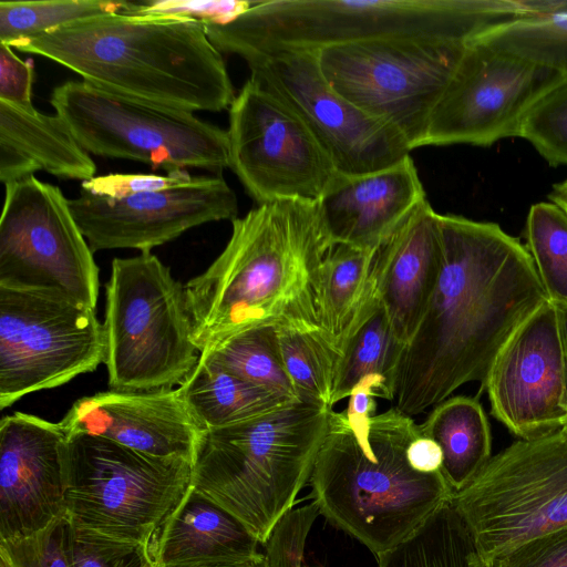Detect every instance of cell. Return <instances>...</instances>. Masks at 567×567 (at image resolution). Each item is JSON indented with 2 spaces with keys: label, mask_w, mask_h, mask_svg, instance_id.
<instances>
[{
  "label": "cell",
  "mask_w": 567,
  "mask_h": 567,
  "mask_svg": "<svg viewBox=\"0 0 567 567\" xmlns=\"http://www.w3.org/2000/svg\"><path fill=\"white\" fill-rule=\"evenodd\" d=\"M443 266L400 361L392 403L410 416L468 382L484 383L499 351L548 296L526 247L498 224L440 214Z\"/></svg>",
  "instance_id": "1"
},
{
  "label": "cell",
  "mask_w": 567,
  "mask_h": 567,
  "mask_svg": "<svg viewBox=\"0 0 567 567\" xmlns=\"http://www.w3.org/2000/svg\"><path fill=\"white\" fill-rule=\"evenodd\" d=\"M231 224L220 255L185 285L198 350L266 326L298 329L330 342L321 323L320 277L334 245L317 203H266Z\"/></svg>",
  "instance_id": "2"
},
{
  "label": "cell",
  "mask_w": 567,
  "mask_h": 567,
  "mask_svg": "<svg viewBox=\"0 0 567 567\" xmlns=\"http://www.w3.org/2000/svg\"><path fill=\"white\" fill-rule=\"evenodd\" d=\"M111 92L190 112L235 100L221 53L194 19L107 13L10 44Z\"/></svg>",
  "instance_id": "3"
},
{
  "label": "cell",
  "mask_w": 567,
  "mask_h": 567,
  "mask_svg": "<svg viewBox=\"0 0 567 567\" xmlns=\"http://www.w3.org/2000/svg\"><path fill=\"white\" fill-rule=\"evenodd\" d=\"M420 435L394 406L367 420L331 411L311 477L320 515L375 556L412 535L453 492L441 472L412 468L406 449Z\"/></svg>",
  "instance_id": "4"
},
{
  "label": "cell",
  "mask_w": 567,
  "mask_h": 567,
  "mask_svg": "<svg viewBox=\"0 0 567 567\" xmlns=\"http://www.w3.org/2000/svg\"><path fill=\"white\" fill-rule=\"evenodd\" d=\"M527 14L524 0H267L227 23H203L220 53L246 59L389 38L468 43Z\"/></svg>",
  "instance_id": "5"
},
{
  "label": "cell",
  "mask_w": 567,
  "mask_h": 567,
  "mask_svg": "<svg viewBox=\"0 0 567 567\" xmlns=\"http://www.w3.org/2000/svg\"><path fill=\"white\" fill-rule=\"evenodd\" d=\"M331 411L297 399L254 419L202 430L190 486L265 545L310 481Z\"/></svg>",
  "instance_id": "6"
},
{
  "label": "cell",
  "mask_w": 567,
  "mask_h": 567,
  "mask_svg": "<svg viewBox=\"0 0 567 567\" xmlns=\"http://www.w3.org/2000/svg\"><path fill=\"white\" fill-rule=\"evenodd\" d=\"M192 471L183 457L153 456L85 433L68 435L65 517L78 533L141 545L151 554L190 486Z\"/></svg>",
  "instance_id": "7"
},
{
  "label": "cell",
  "mask_w": 567,
  "mask_h": 567,
  "mask_svg": "<svg viewBox=\"0 0 567 567\" xmlns=\"http://www.w3.org/2000/svg\"><path fill=\"white\" fill-rule=\"evenodd\" d=\"M105 297L103 363L110 389L179 385L200 357L193 340L185 286L145 251L113 259Z\"/></svg>",
  "instance_id": "8"
},
{
  "label": "cell",
  "mask_w": 567,
  "mask_h": 567,
  "mask_svg": "<svg viewBox=\"0 0 567 567\" xmlns=\"http://www.w3.org/2000/svg\"><path fill=\"white\" fill-rule=\"evenodd\" d=\"M50 103L90 154L141 162L166 173L229 168L227 131L194 112L121 95L83 80L54 87Z\"/></svg>",
  "instance_id": "9"
},
{
  "label": "cell",
  "mask_w": 567,
  "mask_h": 567,
  "mask_svg": "<svg viewBox=\"0 0 567 567\" xmlns=\"http://www.w3.org/2000/svg\"><path fill=\"white\" fill-rule=\"evenodd\" d=\"M468 43L389 38L316 51L329 85L363 112L394 127L412 151L422 147L431 114Z\"/></svg>",
  "instance_id": "10"
},
{
  "label": "cell",
  "mask_w": 567,
  "mask_h": 567,
  "mask_svg": "<svg viewBox=\"0 0 567 567\" xmlns=\"http://www.w3.org/2000/svg\"><path fill=\"white\" fill-rule=\"evenodd\" d=\"M452 502L487 560L567 527V434L516 440L492 456Z\"/></svg>",
  "instance_id": "11"
},
{
  "label": "cell",
  "mask_w": 567,
  "mask_h": 567,
  "mask_svg": "<svg viewBox=\"0 0 567 567\" xmlns=\"http://www.w3.org/2000/svg\"><path fill=\"white\" fill-rule=\"evenodd\" d=\"M0 218V287L95 310L99 267L61 189L33 176L10 183Z\"/></svg>",
  "instance_id": "12"
},
{
  "label": "cell",
  "mask_w": 567,
  "mask_h": 567,
  "mask_svg": "<svg viewBox=\"0 0 567 567\" xmlns=\"http://www.w3.org/2000/svg\"><path fill=\"white\" fill-rule=\"evenodd\" d=\"M95 311L47 293L0 287V409L63 385L104 362Z\"/></svg>",
  "instance_id": "13"
},
{
  "label": "cell",
  "mask_w": 567,
  "mask_h": 567,
  "mask_svg": "<svg viewBox=\"0 0 567 567\" xmlns=\"http://www.w3.org/2000/svg\"><path fill=\"white\" fill-rule=\"evenodd\" d=\"M229 168L258 205L317 203L340 176L305 122L248 79L229 107Z\"/></svg>",
  "instance_id": "14"
},
{
  "label": "cell",
  "mask_w": 567,
  "mask_h": 567,
  "mask_svg": "<svg viewBox=\"0 0 567 567\" xmlns=\"http://www.w3.org/2000/svg\"><path fill=\"white\" fill-rule=\"evenodd\" d=\"M244 60L250 79L305 122L340 175L375 173L410 155L408 142L394 127L363 112L329 85L316 50L279 49Z\"/></svg>",
  "instance_id": "15"
},
{
  "label": "cell",
  "mask_w": 567,
  "mask_h": 567,
  "mask_svg": "<svg viewBox=\"0 0 567 567\" xmlns=\"http://www.w3.org/2000/svg\"><path fill=\"white\" fill-rule=\"evenodd\" d=\"M564 76L474 40L431 114L422 146H489L518 136L530 106Z\"/></svg>",
  "instance_id": "16"
},
{
  "label": "cell",
  "mask_w": 567,
  "mask_h": 567,
  "mask_svg": "<svg viewBox=\"0 0 567 567\" xmlns=\"http://www.w3.org/2000/svg\"><path fill=\"white\" fill-rule=\"evenodd\" d=\"M69 205L93 252L118 248L151 251L193 227L233 221L238 213L236 194L221 175L193 176L168 188L123 197L81 190Z\"/></svg>",
  "instance_id": "17"
},
{
  "label": "cell",
  "mask_w": 567,
  "mask_h": 567,
  "mask_svg": "<svg viewBox=\"0 0 567 567\" xmlns=\"http://www.w3.org/2000/svg\"><path fill=\"white\" fill-rule=\"evenodd\" d=\"M491 413L517 440H532L567 424L564 365L556 305L550 300L509 338L481 385Z\"/></svg>",
  "instance_id": "18"
},
{
  "label": "cell",
  "mask_w": 567,
  "mask_h": 567,
  "mask_svg": "<svg viewBox=\"0 0 567 567\" xmlns=\"http://www.w3.org/2000/svg\"><path fill=\"white\" fill-rule=\"evenodd\" d=\"M68 434L60 423L14 412L0 421V542L65 516Z\"/></svg>",
  "instance_id": "19"
},
{
  "label": "cell",
  "mask_w": 567,
  "mask_h": 567,
  "mask_svg": "<svg viewBox=\"0 0 567 567\" xmlns=\"http://www.w3.org/2000/svg\"><path fill=\"white\" fill-rule=\"evenodd\" d=\"M59 423L68 435L101 436L148 455L192 463L202 432L178 388L97 392L76 400Z\"/></svg>",
  "instance_id": "20"
},
{
  "label": "cell",
  "mask_w": 567,
  "mask_h": 567,
  "mask_svg": "<svg viewBox=\"0 0 567 567\" xmlns=\"http://www.w3.org/2000/svg\"><path fill=\"white\" fill-rule=\"evenodd\" d=\"M410 155L371 174L340 175L317 202L332 244L379 248L425 202Z\"/></svg>",
  "instance_id": "21"
},
{
  "label": "cell",
  "mask_w": 567,
  "mask_h": 567,
  "mask_svg": "<svg viewBox=\"0 0 567 567\" xmlns=\"http://www.w3.org/2000/svg\"><path fill=\"white\" fill-rule=\"evenodd\" d=\"M442 266L440 214L426 199L379 247L375 256L378 299L394 337L404 347L426 312Z\"/></svg>",
  "instance_id": "22"
},
{
  "label": "cell",
  "mask_w": 567,
  "mask_h": 567,
  "mask_svg": "<svg viewBox=\"0 0 567 567\" xmlns=\"http://www.w3.org/2000/svg\"><path fill=\"white\" fill-rule=\"evenodd\" d=\"M258 545L240 520L189 486L151 555L154 567H229L256 557Z\"/></svg>",
  "instance_id": "23"
},
{
  "label": "cell",
  "mask_w": 567,
  "mask_h": 567,
  "mask_svg": "<svg viewBox=\"0 0 567 567\" xmlns=\"http://www.w3.org/2000/svg\"><path fill=\"white\" fill-rule=\"evenodd\" d=\"M44 171L63 179L89 181L96 165L58 115L0 101V179L7 185Z\"/></svg>",
  "instance_id": "24"
},
{
  "label": "cell",
  "mask_w": 567,
  "mask_h": 567,
  "mask_svg": "<svg viewBox=\"0 0 567 567\" xmlns=\"http://www.w3.org/2000/svg\"><path fill=\"white\" fill-rule=\"evenodd\" d=\"M378 249L336 245L322 265L321 323L338 359L379 302L374 275Z\"/></svg>",
  "instance_id": "25"
},
{
  "label": "cell",
  "mask_w": 567,
  "mask_h": 567,
  "mask_svg": "<svg viewBox=\"0 0 567 567\" xmlns=\"http://www.w3.org/2000/svg\"><path fill=\"white\" fill-rule=\"evenodd\" d=\"M178 390L202 430L254 419L297 400L244 380L204 354Z\"/></svg>",
  "instance_id": "26"
},
{
  "label": "cell",
  "mask_w": 567,
  "mask_h": 567,
  "mask_svg": "<svg viewBox=\"0 0 567 567\" xmlns=\"http://www.w3.org/2000/svg\"><path fill=\"white\" fill-rule=\"evenodd\" d=\"M422 436L443 453L441 473L453 495L465 487L492 457L491 427L476 398L450 396L419 424Z\"/></svg>",
  "instance_id": "27"
},
{
  "label": "cell",
  "mask_w": 567,
  "mask_h": 567,
  "mask_svg": "<svg viewBox=\"0 0 567 567\" xmlns=\"http://www.w3.org/2000/svg\"><path fill=\"white\" fill-rule=\"evenodd\" d=\"M404 344L394 337L380 301L344 346L334 370L333 406L358 385H368L377 398L392 402Z\"/></svg>",
  "instance_id": "28"
},
{
  "label": "cell",
  "mask_w": 567,
  "mask_h": 567,
  "mask_svg": "<svg viewBox=\"0 0 567 567\" xmlns=\"http://www.w3.org/2000/svg\"><path fill=\"white\" fill-rule=\"evenodd\" d=\"M377 558L379 567H488L452 499L405 540Z\"/></svg>",
  "instance_id": "29"
},
{
  "label": "cell",
  "mask_w": 567,
  "mask_h": 567,
  "mask_svg": "<svg viewBox=\"0 0 567 567\" xmlns=\"http://www.w3.org/2000/svg\"><path fill=\"white\" fill-rule=\"evenodd\" d=\"M527 4L532 14L475 40L567 75V0H527Z\"/></svg>",
  "instance_id": "30"
},
{
  "label": "cell",
  "mask_w": 567,
  "mask_h": 567,
  "mask_svg": "<svg viewBox=\"0 0 567 567\" xmlns=\"http://www.w3.org/2000/svg\"><path fill=\"white\" fill-rule=\"evenodd\" d=\"M233 374L297 399L285 369L275 327L231 334L200 352Z\"/></svg>",
  "instance_id": "31"
},
{
  "label": "cell",
  "mask_w": 567,
  "mask_h": 567,
  "mask_svg": "<svg viewBox=\"0 0 567 567\" xmlns=\"http://www.w3.org/2000/svg\"><path fill=\"white\" fill-rule=\"evenodd\" d=\"M131 1H0V42L11 43L68 23L107 13H130Z\"/></svg>",
  "instance_id": "32"
},
{
  "label": "cell",
  "mask_w": 567,
  "mask_h": 567,
  "mask_svg": "<svg viewBox=\"0 0 567 567\" xmlns=\"http://www.w3.org/2000/svg\"><path fill=\"white\" fill-rule=\"evenodd\" d=\"M277 329V328H276ZM282 361L298 400L330 404L338 353L322 336L278 328Z\"/></svg>",
  "instance_id": "33"
},
{
  "label": "cell",
  "mask_w": 567,
  "mask_h": 567,
  "mask_svg": "<svg viewBox=\"0 0 567 567\" xmlns=\"http://www.w3.org/2000/svg\"><path fill=\"white\" fill-rule=\"evenodd\" d=\"M525 239L548 299L567 305V212L551 202L533 205Z\"/></svg>",
  "instance_id": "34"
},
{
  "label": "cell",
  "mask_w": 567,
  "mask_h": 567,
  "mask_svg": "<svg viewBox=\"0 0 567 567\" xmlns=\"http://www.w3.org/2000/svg\"><path fill=\"white\" fill-rule=\"evenodd\" d=\"M518 136L528 141L550 165H567V75L535 101Z\"/></svg>",
  "instance_id": "35"
},
{
  "label": "cell",
  "mask_w": 567,
  "mask_h": 567,
  "mask_svg": "<svg viewBox=\"0 0 567 567\" xmlns=\"http://www.w3.org/2000/svg\"><path fill=\"white\" fill-rule=\"evenodd\" d=\"M69 520L65 516L30 536L0 542L13 567H70L68 558Z\"/></svg>",
  "instance_id": "36"
},
{
  "label": "cell",
  "mask_w": 567,
  "mask_h": 567,
  "mask_svg": "<svg viewBox=\"0 0 567 567\" xmlns=\"http://www.w3.org/2000/svg\"><path fill=\"white\" fill-rule=\"evenodd\" d=\"M66 549L70 567H154L145 547L83 535L70 523Z\"/></svg>",
  "instance_id": "37"
},
{
  "label": "cell",
  "mask_w": 567,
  "mask_h": 567,
  "mask_svg": "<svg viewBox=\"0 0 567 567\" xmlns=\"http://www.w3.org/2000/svg\"><path fill=\"white\" fill-rule=\"evenodd\" d=\"M320 515L318 504L290 509L275 525L264 545L268 567H301L306 539L316 518Z\"/></svg>",
  "instance_id": "38"
},
{
  "label": "cell",
  "mask_w": 567,
  "mask_h": 567,
  "mask_svg": "<svg viewBox=\"0 0 567 567\" xmlns=\"http://www.w3.org/2000/svg\"><path fill=\"white\" fill-rule=\"evenodd\" d=\"M252 3L239 0H148L132 2L128 14L177 17L221 24L246 12Z\"/></svg>",
  "instance_id": "39"
},
{
  "label": "cell",
  "mask_w": 567,
  "mask_h": 567,
  "mask_svg": "<svg viewBox=\"0 0 567 567\" xmlns=\"http://www.w3.org/2000/svg\"><path fill=\"white\" fill-rule=\"evenodd\" d=\"M486 561L488 567H567V527L526 540Z\"/></svg>",
  "instance_id": "40"
},
{
  "label": "cell",
  "mask_w": 567,
  "mask_h": 567,
  "mask_svg": "<svg viewBox=\"0 0 567 567\" xmlns=\"http://www.w3.org/2000/svg\"><path fill=\"white\" fill-rule=\"evenodd\" d=\"M186 169L157 174H109L82 183L81 190L105 197H123L168 188L192 179Z\"/></svg>",
  "instance_id": "41"
},
{
  "label": "cell",
  "mask_w": 567,
  "mask_h": 567,
  "mask_svg": "<svg viewBox=\"0 0 567 567\" xmlns=\"http://www.w3.org/2000/svg\"><path fill=\"white\" fill-rule=\"evenodd\" d=\"M33 65L14 54L12 48L0 42V101L32 110L31 89Z\"/></svg>",
  "instance_id": "42"
},
{
  "label": "cell",
  "mask_w": 567,
  "mask_h": 567,
  "mask_svg": "<svg viewBox=\"0 0 567 567\" xmlns=\"http://www.w3.org/2000/svg\"><path fill=\"white\" fill-rule=\"evenodd\" d=\"M406 458L412 468L417 472L436 473L441 472L443 453L434 440L420 434L409 444Z\"/></svg>",
  "instance_id": "43"
},
{
  "label": "cell",
  "mask_w": 567,
  "mask_h": 567,
  "mask_svg": "<svg viewBox=\"0 0 567 567\" xmlns=\"http://www.w3.org/2000/svg\"><path fill=\"white\" fill-rule=\"evenodd\" d=\"M377 394L368 385L355 386L349 395L347 415L354 420H367L375 415Z\"/></svg>",
  "instance_id": "44"
},
{
  "label": "cell",
  "mask_w": 567,
  "mask_h": 567,
  "mask_svg": "<svg viewBox=\"0 0 567 567\" xmlns=\"http://www.w3.org/2000/svg\"><path fill=\"white\" fill-rule=\"evenodd\" d=\"M560 330L563 365H564V408L567 411V305H556Z\"/></svg>",
  "instance_id": "45"
},
{
  "label": "cell",
  "mask_w": 567,
  "mask_h": 567,
  "mask_svg": "<svg viewBox=\"0 0 567 567\" xmlns=\"http://www.w3.org/2000/svg\"><path fill=\"white\" fill-rule=\"evenodd\" d=\"M549 199L551 203H555L563 208H567V179L553 187V190L549 194Z\"/></svg>",
  "instance_id": "46"
},
{
  "label": "cell",
  "mask_w": 567,
  "mask_h": 567,
  "mask_svg": "<svg viewBox=\"0 0 567 567\" xmlns=\"http://www.w3.org/2000/svg\"><path fill=\"white\" fill-rule=\"evenodd\" d=\"M229 567H268V564L266 561L265 555L262 553H259L256 557L248 561L233 565Z\"/></svg>",
  "instance_id": "47"
},
{
  "label": "cell",
  "mask_w": 567,
  "mask_h": 567,
  "mask_svg": "<svg viewBox=\"0 0 567 567\" xmlns=\"http://www.w3.org/2000/svg\"><path fill=\"white\" fill-rule=\"evenodd\" d=\"M0 567H13L4 553L0 551Z\"/></svg>",
  "instance_id": "48"
},
{
  "label": "cell",
  "mask_w": 567,
  "mask_h": 567,
  "mask_svg": "<svg viewBox=\"0 0 567 567\" xmlns=\"http://www.w3.org/2000/svg\"><path fill=\"white\" fill-rule=\"evenodd\" d=\"M563 430L567 434V424L563 427Z\"/></svg>",
  "instance_id": "49"
},
{
  "label": "cell",
  "mask_w": 567,
  "mask_h": 567,
  "mask_svg": "<svg viewBox=\"0 0 567 567\" xmlns=\"http://www.w3.org/2000/svg\"><path fill=\"white\" fill-rule=\"evenodd\" d=\"M563 208V207H561ZM567 212V208H564Z\"/></svg>",
  "instance_id": "50"
}]
</instances>
